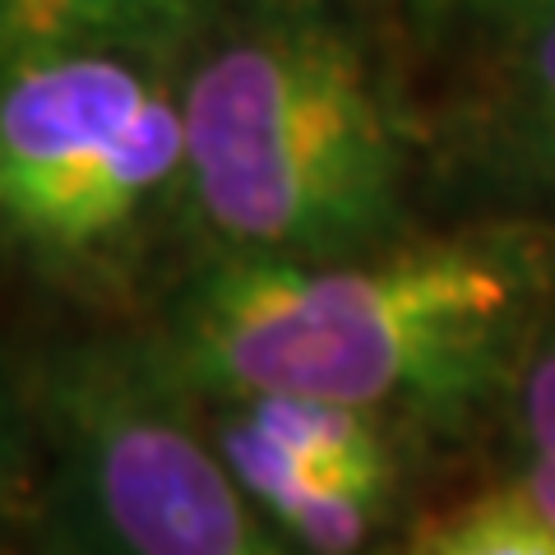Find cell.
Listing matches in <instances>:
<instances>
[{"label":"cell","mask_w":555,"mask_h":555,"mask_svg":"<svg viewBox=\"0 0 555 555\" xmlns=\"http://www.w3.org/2000/svg\"><path fill=\"white\" fill-rule=\"evenodd\" d=\"M551 315L555 264L528 232L385 241L338 259L228 255L149 357L190 398L301 393L393 426H463L514 398Z\"/></svg>","instance_id":"obj_1"},{"label":"cell","mask_w":555,"mask_h":555,"mask_svg":"<svg viewBox=\"0 0 555 555\" xmlns=\"http://www.w3.org/2000/svg\"><path fill=\"white\" fill-rule=\"evenodd\" d=\"M185 177L232 255L338 259L393 241L403 139L361 51L320 24L218 47L181 98Z\"/></svg>","instance_id":"obj_2"},{"label":"cell","mask_w":555,"mask_h":555,"mask_svg":"<svg viewBox=\"0 0 555 555\" xmlns=\"http://www.w3.org/2000/svg\"><path fill=\"white\" fill-rule=\"evenodd\" d=\"M33 422L61 555H310L241 491L149 352L61 357Z\"/></svg>","instance_id":"obj_3"},{"label":"cell","mask_w":555,"mask_h":555,"mask_svg":"<svg viewBox=\"0 0 555 555\" xmlns=\"http://www.w3.org/2000/svg\"><path fill=\"white\" fill-rule=\"evenodd\" d=\"M181 171V102L120 51L0 65V236L33 259L112 255Z\"/></svg>","instance_id":"obj_4"},{"label":"cell","mask_w":555,"mask_h":555,"mask_svg":"<svg viewBox=\"0 0 555 555\" xmlns=\"http://www.w3.org/2000/svg\"><path fill=\"white\" fill-rule=\"evenodd\" d=\"M204 430L228 473L241 481V491L273 518V528H283L310 555H361L398 500V486L347 481L306 463L297 449L273 440L222 398H214Z\"/></svg>","instance_id":"obj_5"},{"label":"cell","mask_w":555,"mask_h":555,"mask_svg":"<svg viewBox=\"0 0 555 555\" xmlns=\"http://www.w3.org/2000/svg\"><path fill=\"white\" fill-rule=\"evenodd\" d=\"M199 0H0V65L171 38Z\"/></svg>","instance_id":"obj_6"},{"label":"cell","mask_w":555,"mask_h":555,"mask_svg":"<svg viewBox=\"0 0 555 555\" xmlns=\"http://www.w3.org/2000/svg\"><path fill=\"white\" fill-rule=\"evenodd\" d=\"M412 555H555V524L514 481L436 518Z\"/></svg>","instance_id":"obj_7"},{"label":"cell","mask_w":555,"mask_h":555,"mask_svg":"<svg viewBox=\"0 0 555 555\" xmlns=\"http://www.w3.org/2000/svg\"><path fill=\"white\" fill-rule=\"evenodd\" d=\"M518 444H524V473L518 486L555 524V315L528 352V366L514 385Z\"/></svg>","instance_id":"obj_8"},{"label":"cell","mask_w":555,"mask_h":555,"mask_svg":"<svg viewBox=\"0 0 555 555\" xmlns=\"http://www.w3.org/2000/svg\"><path fill=\"white\" fill-rule=\"evenodd\" d=\"M505 139H509V163L518 167V177H528L546 195H555V102L542 112L509 116Z\"/></svg>","instance_id":"obj_9"},{"label":"cell","mask_w":555,"mask_h":555,"mask_svg":"<svg viewBox=\"0 0 555 555\" xmlns=\"http://www.w3.org/2000/svg\"><path fill=\"white\" fill-rule=\"evenodd\" d=\"M28 473V436H24V412L14 408L10 389L0 385V500H10L24 486Z\"/></svg>","instance_id":"obj_10"},{"label":"cell","mask_w":555,"mask_h":555,"mask_svg":"<svg viewBox=\"0 0 555 555\" xmlns=\"http://www.w3.org/2000/svg\"><path fill=\"white\" fill-rule=\"evenodd\" d=\"M514 5H528L537 14H546V10H555V0H514Z\"/></svg>","instance_id":"obj_11"}]
</instances>
